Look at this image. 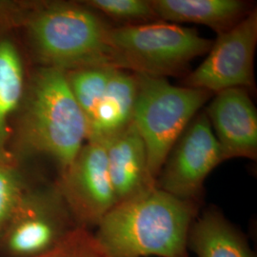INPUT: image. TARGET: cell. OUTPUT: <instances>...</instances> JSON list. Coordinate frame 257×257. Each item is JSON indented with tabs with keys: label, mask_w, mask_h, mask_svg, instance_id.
I'll use <instances>...</instances> for the list:
<instances>
[{
	"label": "cell",
	"mask_w": 257,
	"mask_h": 257,
	"mask_svg": "<svg viewBox=\"0 0 257 257\" xmlns=\"http://www.w3.org/2000/svg\"><path fill=\"white\" fill-rule=\"evenodd\" d=\"M55 182L77 227L94 230L117 204L100 142L86 141Z\"/></svg>",
	"instance_id": "obj_7"
},
{
	"label": "cell",
	"mask_w": 257,
	"mask_h": 257,
	"mask_svg": "<svg viewBox=\"0 0 257 257\" xmlns=\"http://www.w3.org/2000/svg\"><path fill=\"white\" fill-rule=\"evenodd\" d=\"M76 227L55 182L30 184L0 230V257L42 254Z\"/></svg>",
	"instance_id": "obj_6"
},
{
	"label": "cell",
	"mask_w": 257,
	"mask_h": 257,
	"mask_svg": "<svg viewBox=\"0 0 257 257\" xmlns=\"http://www.w3.org/2000/svg\"><path fill=\"white\" fill-rule=\"evenodd\" d=\"M9 152L18 162L50 157L59 173L87 141V123L67 82L64 71L38 67L29 75L23 100L13 120Z\"/></svg>",
	"instance_id": "obj_1"
},
{
	"label": "cell",
	"mask_w": 257,
	"mask_h": 257,
	"mask_svg": "<svg viewBox=\"0 0 257 257\" xmlns=\"http://www.w3.org/2000/svg\"><path fill=\"white\" fill-rule=\"evenodd\" d=\"M188 250L196 257H255L245 234L215 208L193 221Z\"/></svg>",
	"instance_id": "obj_15"
},
{
	"label": "cell",
	"mask_w": 257,
	"mask_h": 257,
	"mask_svg": "<svg viewBox=\"0 0 257 257\" xmlns=\"http://www.w3.org/2000/svg\"><path fill=\"white\" fill-rule=\"evenodd\" d=\"M81 2L110 19L128 23L127 25L160 21L153 9L151 0H87Z\"/></svg>",
	"instance_id": "obj_17"
},
{
	"label": "cell",
	"mask_w": 257,
	"mask_h": 257,
	"mask_svg": "<svg viewBox=\"0 0 257 257\" xmlns=\"http://www.w3.org/2000/svg\"><path fill=\"white\" fill-rule=\"evenodd\" d=\"M151 4L160 21L201 24L217 35L234 27L250 12L241 0H151Z\"/></svg>",
	"instance_id": "obj_14"
},
{
	"label": "cell",
	"mask_w": 257,
	"mask_h": 257,
	"mask_svg": "<svg viewBox=\"0 0 257 257\" xmlns=\"http://www.w3.org/2000/svg\"><path fill=\"white\" fill-rule=\"evenodd\" d=\"M137 76L138 95L132 123L144 141L148 172L156 183L176 141L213 94L174 86L164 77Z\"/></svg>",
	"instance_id": "obj_5"
},
{
	"label": "cell",
	"mask_w": 257,
	"mask_h": 257,
	"mask_svg": "<svg viewBox=\"0 0 257 257\" xmlns=\"http://www.w3.org/2000/svg\"><path fill=\"white\" fill-rule=\"evenodd\" d=\"M199 204L152 186L118 202L92 230L111 257H189Z\"/></svg>",
	"instance_id": "obj_2"
},
{
	"label": "cell",
	"mask_w": 257,
	"mask_h": 257,
	"mask_svg": "<svg viewBox=\"0 0 257 257\" xmlns=\"http://www.w3.org/2000/svg\"><path fill=\"white\" fill-rule=\"evenodd\" d=\"M23 27L38 67L64 72L114 68L108 42L110 26L81 1H37Z\"/></svg>",
	"instance_id": "obj_3"
},
{
	"label": "cell",
	"mask_w": 257,
	"mask_h": 257,
	"mask_svg": "<svg viewBox=\"0 0 257 257\" xmlns=\"http://www.w3.org/2000/svg\"><path fill=\"white\" fill-rule=\"evenodd\" d=\"M112 67H84L65 72L66 79L74 99L86 120L92 117L107 88Z\"/></svg>",
	"instance_id": "obj_16"
},
{
	"label": "cell",
	"mask_w": 257,
	"mask_h": 257,
	"mask_svg": "<svg viewBox=\"0 0 257 257\" xmlns=\"http://www.w3.org/2000/svg\"><path fill=\"white\" fill-rule=\"evenodd\" d=\"M108 42L115 69L164 78L208 54L213 43L195 29L165 21L110 27Z\"/></svg>",
	"instance_id": "obj_4"
},
{
	"label": "cell",
	"mask_w": 257,
	"mask_h": 257,
	"mask_svg": "<svg viewBox=\"0 0 257 257\" xmlns=\"http://www.w3.org/2000/svg\"><path fill=\"white\" fill-rule=\"evenodd\" d=\"M37 1L0 0V31L23 27Z\"/></svg>",
	"instance_id": "obj_20"
},
{
	"label": "cell",
	"mask_w": 257,
	"mask_h": 257,
	"mask_svg": "<svg viewBox=\"0 0 257 257\" xmlns=\"http://www.w3.org/2000/svg\"><path fill=\"white\" fill-rule=\"evenodd\" d=\"M34 257L111 256L95 238L92 230L76 227L55 248Z\"/></svg>",
	"instance_id": "obj_19"
},
{
	"label": "cell",
	"mask_w": 257,
	"mask_h": 257,
	"mask_svg": "<svg viewBox=\"0 0 257 257\" xmlns=\"http://www.w3.org/2000/svg\"><path fill=\"white\" fill-rule=\"evenodd\" d=\"M224 157L206 112L196 114L178 138L156 179V187L199 202L204 182Z\"/></svg>",
	"instance_id": "obj_9"
},
{
	"label": "cell",
	"mask_w": 257,
	"mask_h": 257,
	"mask_svg": "<svg viewBox=\"0 0 257 257\" xmlns=\"http://www.w3.org/2000/svg\"><path fill=\"white\" fill-rule=\"evenodd\" d=\"M137 95V74L113 69L101 100L87 122V141L103 143L128 127Z\"/></svg>",
	"instance_id": "obj_12"
},
{
	"label": "cell",
	"mask_w": 257,
	"mask_h": 257,
	"mask_svg": "<svg viewBox=\"0 0 257 257\" xmlns=\"http://www.w3.org/2000/svg\"><path fill=\"white\" fill-rule=\"evenodd\" d=\"M13 35V30L0 31V159L14 158L9 152L12 123L29 78L23 55Z\"/></svg>",
	"instance_id": "obj_13"
},
{
	"label": "cell",
	"mask_w": 257,
	"mask_h": 257,
	"mask_svg": "<svg viewBox=\"0 0 257 257\" xmlns=\"http://www.w3.org/2000/svg\"><path fill=\"white\" fill-rule=\"evenodd\" d=\"M257 45V11L229 31L217 35L206 59L185 80V87L215 94L233 89L254 87L253 62Z\"/></svg>",
	"instance_id": "obj_8"
},
{
	"label": "cell",
	"mask_w": 257,
	"mask_h": 257,
	"mask_svg": "<svg viewBox=\"0 0 257 257\" xmlns=\"http://www.w3.org/2000/svg\"><path fill=\"white\" fill-rule=\"evenodd\" d=\"M206 115L224 160L257 157V110L247 90L233 88L213 94Z\"/></svg>",
	"instance_id": "obj_10"
},
{
	"label": "cell",
	"mask_w": 257,
	"mask_h": 257,
	"mask_svg": "<svg viewBox=\"0 0 257 257\" xmlns=\"http://www.w3.org/2000/svg\"><path fill=\"white\" fill-rule=\"evenodd\" d=\"M30 183L16 159H0V230Z\"/></svg>",
	"instance_id": "obj_18"
},
{
	"label": "cell",
	"mask_w": 257,
	"mask_h": 257,
	"mask_svg": "<svg viewBox=\"0 0 257 257\" xmlns=\"http://www.w3.org/2000/svg\"><path fill=\"white\" fill-rule=\"evenodd\" d=\"M103 144L117 203L156 185L148 172L144 141L133 123Z\"/></svg>",
	"instance_id": "obj_11"
}]
</instances>
